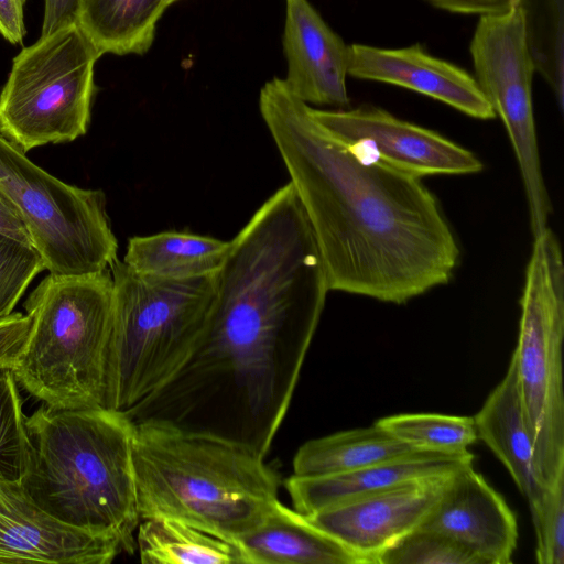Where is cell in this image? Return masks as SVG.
Masks as SVG:
<instances>
[{
    "label": "cell",
    "instance_id": "obj_1",
    "mask_svg": "<svg viewBox=\"0 0 564 564\" xmlns=\"http://www.w3.org/2000/svg\"><path fill=\"white\" fill-rule=\"evenodd\" d=\"M259 107L313 230L329 291L402 304L451 281L459 247L422 178L354 152L281 78L264 84Z\"/></svg>",
    "mask_w": 564,
    "mask_h": 564
},
{
    "label": "cell",
    "instance_id": "obj_2",
    "mask_svg": "<svg viewBox=\"0 0 564 564\" xmlns=\"http://www.w3.org/2000/svg\"><path fill=\"white\" fill-rule=\"evenodd\" d=\"M140 519L183 521L237 541L279 500L280 479L239 442L153 420L133 423Z\"/></svg>",
    "mask_w": 564,
    "mask_h": 564
},
{
    "label": "cell",
    "instance_id": "obj_3",
    "mask_svg": "<svg viewBox=\"0 0 564 564\" xmlns=\"http://www.w3.org/2000/svg\"><path fill=\"white\" fill-rule=\"evenodd\" d=\"M29 462L21 485L58 521L137 549L141 521L132 459L133 423L107 408L41 406L25 419Z\"/></svg>",
    "mask_w": 564,
    "mask_h": 564
},
{
    "label": "cell",
    "instance_id": "obj_4",
    "mask_svg": "<svg viewBox=\"0 0 564 564\" xmlns=\"http://www.w3.org/2000/svg\"><path fill=\"white\" fill-rule=\"evenodd\" d=\"M112 302L110 269L46 275L24 303L31 327L12 366L18 383L53 409L104 408Z\"/></svg>",
    "mask_w": 564,
    "mask_h": 564
},
{
    "label": "cell",
    "instance_id": "obj_5",
    "mask_svg": "<svg viewBox=\"0 0 564 564\" xmlns=\"http://www.w3.org/2000/svg\"><path fill=\"white\" fill-rule=\"evenodd\" d=\"M104 408L128 412L186 364L205 329L215 274L166 279L117 260Z\"/></svg>",
    "mask_w": 564,
    "mask_h": 564
},
{
    "label": "cell",
    "instance_id": "obj_6",
    "mask_svg": "<svg viewBox=\"0 0 564 564\" xmlns=\"http://www.w3.org/2000/svg\"><path fill=\"white\" fill-rule=\"evenodd\" d=\"M533 239L512 359L534 440V466L542 485L550 487L564 474V261L549 227Z\"/></svg>",
    "mask_w": 564,
    "mask_h": 564
},
{
    "label": "cell",
    "instance_id": "obj_7",
    "mask_svg": "<svg viewBox=\"0 0 564 564\" xmlns=\"http://www.w3.org/2000/svg\"><path fill=\"white\" fill-rule=\"evenodd\" d=\"M100 56L75 20L23 47L0 91V133L24 153L84 135Z\"/></svg>",
    "mask_w": 564,
    "mask_h": 564
},
{
    "label": "cell",
    "instance_id": "obj_8",
    "mask_svg": "<svg viewBox=\"0 0 564 564\" xmlns=\"http://www.w3.org/2000/svg\"><path fill=\"white\" fill-rule=\"evenodd\" d=\"M0 192L23 220L50 273H94L118 260L104 192L62 182L1 133Z\"/></svg>",
    "mask_w": 564,
    "mask_h": 564
},
{
    "label": "cell",
    "instance_id": "obj_9",
    "mask_svg": "<svg viewBox=\"0 0 564 564\" xmlns=\"http://www.w3.org/2000/svg\"><path fill=\"white\" fill-rule=\"evenodd\" d=\"M475 79L505 124L527 198L535 237L549 226L552 205L542 174L532 104L534 67L524 39L521 9L480 15L469 46Z\"/></svg>",
    "mask_w": 564,
    "mask_h": 564
},
{
    "label": "cell",
    "instance_id": "obj_10",
    "mask_svg": "<svg viewBox=\"0 0 564 564\" xmlns=\"http://www.w3.org/2000/svg\"><path fill=\"white\" fill-rule=\"evenodd\" d=\"M311 112L357 154L419 178L475 174L484 167L468 149L375 106L338 110L311 107Z\"/></svg>",
    "mask_w": 564,
    "mask_h": 564
},
{
    "label": "cell",
    "instance_id": "obj_11",
    "mask_svg": "<svg viewBox=\"0 0 564 564\" xmlns=\"http://www.w3.org/2000/svg\"><path fill=\"white\" fill-rule=\"evenodd\" d=\"M456 473L405 481L306 518L366 558L368 564H377V556L384 549L419 528Z\"/></svg>",
    "mask_w": 564,
    "mask_h": 564
},
{
    "label": "cell",
    "instance_id": "obj_12",
    "mask_svg": "<svg viewBox=\"0 0 564 564\" xmlns=\"http://www.w3.org/2000/svg\"><path fill=\"white\" fill-rule=\"evenodd\" d=\"M122 551L118 539L58 521L0 477V563L109 564Z\"/></svg>",
    "mask_w": 564,
    "mask_h": 564
},
{
    "label": "cell",
    "instance_id": "obj_13",
    "mask_svg": "<svg viewBox=\"0 0 564 564\" xmlns=\"http://www.w3.org/2000/svg\"><path fill=\"white\" fill-rule=\"evenodd\" d=\"M419 528L453 539L481 564H509L517 549L513 511L473 466L452 477Z\"/></svg>",
    "mask_w": 564,
    "mask_h": 564
},
{
    "label": "cell",
    "instance_id": "obj_14",
    "mask_svg": "<svg viewBox=\"0 0 564 564\" xmlns=\"http://www.w3.org/2000/svg\"><path fill=\"white\" fill-rule=\"evenodd\" d=\"M348 75L420 93L476 119L497 117L474 76L429 54L420 44L402 48L351 44Z\"/></svg>",
    "mask_w": 564,
    "mask_h": 564
},
{
    "label": "cell",
    "instance_id": "obj_15",
    "mask_svg": "<svg viewBox=\"0 0 564 564\" xmlns=\"http://www.w3.org/2000/svg\"><path fill=\"white\" fill-rule=\"evenodd\" d=\"M283 48L291 94L307 105L348 106L349 45L307 0H286Z\"/></svg>",
    "mask_w": 564,
    "mask_h": 564
},
{
    "label": "cell",
    "instance_id": "obj_16",
    "mask_svg": "<svg viewBox=\"0 0 564 564\" xmlns=\"http://www.w3.org/2000/svg\"><path fill=\"white\" fill-rule=\"evenodd\" d=\"M475 456L432 453L366 468L316 477L292 475L285 488L293 509L308 516L319 510L370 496L413 479L449 474L473 466Z\"/></svg>",
    "mask_w": 564,
    "mask_h": 564
},
{
    "label": "cell",
    "instance_id": "obj_17",
    "mask_svg": "<svg viewBox=\"0 0 564 564\" xmlns=\"http://www.w3.org/2000/svg\"><path fill=\"white\" fill-rule=\"evenodd\" d=\"M473 419L478 441L505 465L528 503L538 501L546 487L534 466V440L525 419L512 358L506 376Z\"/></svg>",
    "mask_w": 564,
    "mask_h": 564
},
{
    "label": "cell",
    "instance_id": "obj_18",
    "mask_svg": "<svg viewBox=\"0 0 564 564\" xmlns=\"http://www.w3.org/2000/svg\"><path fill=\"white\" fill-rule=\"evenodd\" d=\"M237 542L249 564H368L306 516L279 500L262 521Z\"/></svg>",
    "mask_w": 564,
    "mask_h": 564
},
{
    "label": "cell",
    "instance_id": "obj_19",
    "mask_svg": "<svg viewBox=\"0 0 564 564\" xmlns=\"http://www.w3.org/2000/svg\"><path fill=\"white\" fill-rule=\"evenodd\" d=\"M432 453L435 452L404 443L375 422L369 427L307 441L294 456L293 475L316 477L341 474Z\"/></svg>",
    "mask_w": 564,
    "mask_h": 564
},
{
    "label": "cell",
    "instance_id": "obj_20",
    "mask_svg": "<svg viewBox=\"0 0 564 564\" xmlns=\"http://www.w3.org/2000/svg\"><path fill=\"white\" fill-rule=\"evenodd\" d=\"M230 247L231 240L169 230L131 237L122 261L143 274L194 279L217 273Z\"/></svg>",
    "mask_w": 564,
    "mask_h": 564
},
{
    "label": "cell",
    "instance_id": "obj_21",
    "mask_svg": "<svg viewBox=\"0 0 564 564\" xmlns=\"http://www.w3.org/2000/svg\"><path fill=\"white\" fill-rule=\"evenodd\" d=\"M170 0H78L75 21L101 55L144 54Z\"/></svg>",
    "mask_w": 564,
    "mask_h": 564
},
{
    "label": "cell",
    "instance_id": "obj_22",
    "mask_svg": "<svg viewBox=\"0 0 564 564\" xmlns=\"http://www.w3.org/2000/svg\"><path fill=\"white\" fill-rule=\"evenodd\" d=\"M135 543L148 564H249L237 541L169 518L141 520Z\"/></svg>",
    "mask_w": 564,
    "mask_h": 564
},
{
    "label": "cell",
    "instance_id": "obj_23",
    "mask_svg": "<svg viewBox=\"0 0 564 564\" xmlns=\"http://www.w3.org/2000/svg\"><path fill=\"white\" fill-rule=\"evenodd\" d=\"M534 72L564 109V0H518Z\"/></svg>",
    "mask_w": 564,
    "mask_h": 564
},
{
    "label": "cell",
    "instance_id": "obj_24",
    "mask_svg": "<svg viewBox=\"0 0 564 564\" xmlns=\"http://www.w3.org/2000/svg\"><path fill=\"white\" fill-rule=\"evenodd\" d=\"M376 423L404 443L427 452L462 454L478 441L471 416L403 413Z\"/></svg>",
    "mask_w": 564,
    "mask_h": 564
},
{
    "label": "cell",
    "instance_id": "obj_25",
    "mask_svg": "<svg viewBox=\"0 0 564 564\" xmlns=\"http://www.w3.org/2000/svg\"><path fill=\"white\" fill-rule=\"evenodd\" d=\"M25 419L12 367L0 365V477L15 482H21L29 462Z\"/></svg>",
    "mask_w": 564,
    "mask_h": 564
},
{
    "label": "cell",
    "instance_id": "obj_26",
    "mask_svg": "<svg viewBox=\"0 0 564 564\" xmlns=\"http://www.w3.org/2000/svg\"><path fill=\"white\" fill-rule=\"evenodd\" d=\"M377 564H481L453 539L433 530L416 528L377 556Z\"/></svg>",
    "mask_w": 564,
    "mask_h": 564
},
{
    "label": "cell",
    "instance_id": "obj_27",
    "mask_svg": "<svg viewBox=\"0 0 564 564\" xmlns=\"http://www.w3.org/2000/svg\"><path fill=\"white\" fill-rule=\"evenodd\" d=\"M43 270V259L33 246L0 235V319L13 313L32 280Z\"/></svg>",
    "mask_w": 564,
    "mask_h": 564
},
{
    "label": "cell",
    "instance_id": "obj_28",
    "mask_svg": "<svg viewBox=\"0 0 564 564\" xmlns=\"http://www.w3.org/2000/svg\"><path fill=\"white\" fill-rule=\"evenodd\" d=\"M535 531V560L539 564L564 563V474L541 498L529 505Z\"/></svg>",
    "mask_w": 564,
    "mask_h": 564
},
{
    "label": "cell",
    "instance_id": "obj_29",
    "mask_svg": "<svg viewBox=\"0 0 564 564\" xmlns=\"http://www.w3.org/2000/svg\"><path fill=\"white\" fill-rule=\"evenodd\" d=\"M31 327L28 314L11 313L0 319V365L13 366Z\"/></svg>",
    "mask_w": 564,
    "mask_h": 564
},
{
    "label": "cell",
    "instance_id": "obj_30",
    "mask_svg": "<svg viewBox=\"0 0 564 564\" xmlns=\"http://www.w3.org/2000/svg\"><path fill=\"white\" fill-rule=\"evenodd\" d=\"M25 3L26 0H0V35L10 44H23Z\"/></svg>",
    "mask_w": 564,
    "mask_h": 564
},
{
    "label": "cell",
    "instance_id": "obj_31",
    "mask_svg": "<svg viewBox=\"0 0 564 564\" xmlns=\"http://www.w3.org/2000/svg\"><path fill=\"white\" fill-rule=\"evenodd\" d=\"M434 7L460 14L487 15L508 11L514 0H426Z\"/></svg>",
    "mask_w": 564,
    "mask_h": 564
},
{
    "label": "cell",
    "instance_id": "obj_32",
    "mask_svg": "<svg viewBox=\"0 0 564 564\" xmlns=\"http://www.w3.org/2000/svg\"><path fill=\"white\" fill-rule=\"evenodd\" d=\"M78 0H44L41 35L51 33L59 26L74 21Z\"/></svg>",
    "mask_w": 564,
    "mask_h": 564
},
{
    "label": "cell",
    "instance_id": "obj_33",
    "mask_svg": "<svg viewBox=\"0 0 564 564\" xmlns=\"http://www.w3.org/2000/svg\"><path fill=\"white\" fill-rule=\"evenodd\" d=\"M0 235L32 245L29 231L11 202L0 192Z\"/></svg>",
    "mask_w": 564,
    "mask_h": 564
},
{
    "label": "cell",
    "instance_id": "obj_34",
    "mask_svg": "<svg viewBox=\"0 0 564 564\" xmlns=\"http://www.w3.org/2000/svg\"><path fill=\"white\" fill-rule=\"evenodd\" d=\"M176 1H178V0H170V3L172 4V3L176 2Z\"/></svg>",
    "mask_w": 564,
    "mask_h": 564
}]
</instances>
